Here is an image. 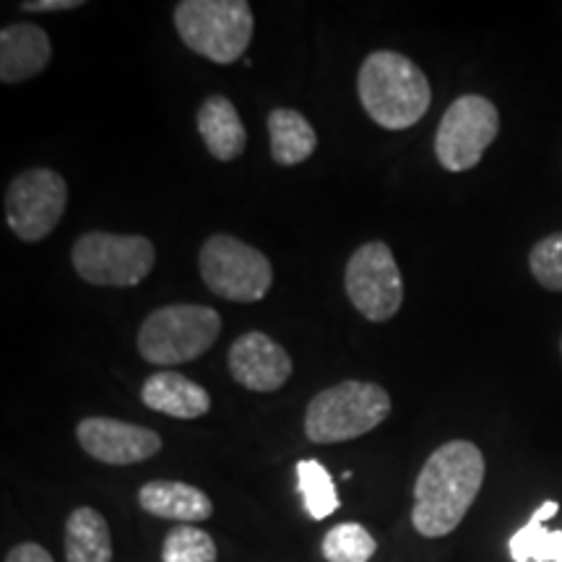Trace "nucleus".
<instances>
[{
	"label": "nucleus",
	"instance_id": "obj_1",
	"mask_svg": "<svg viewBox=\"0 0 562 562\" xmlns=\"http://www.w3.org/2000/svg\"><path fill=\"white\" fill-rule=\"evenodd\" d=\"M487 463L469 440H451L432 451L414 482L412 524L427 539L456 531L480 495Z\"/></svg>",
	"mask_w": 562,
	"mask_h": 562
},
{
	"label": "nucleus",
	"instance_id": "obj_2",
	"mask_svg": "<svg viewBox=\"0 0 562 562\" xmlns=\"http://www.w3.org/2000/svg\"><path fill=\"white\" fill-rule=\"evenodd\" d=\"M357 94L372 123L385 131H406L427 115L432 89L427 74L412 58L393 50H375L362 60Z\"/></svg>",
	"mask_w": 562,
	"mask_h": 562
},
{
	"label": "nucleus",
	"instance_id": "obj_3",
	"mask_svg": "<svg viewBox=\"0 0 562 562\" xmlns=\"http://www.w3.org/2000/svg\"><path fill=\"white\" fill-rule=\"evenodd\" d=\"M389 414L391 396L383 385L344 381L313 396L305 412V435L318 446H334L372 432Z\"/></svg>",
	"mask_w": 562,
	"mask_h": 562
},
{
	"label": "nucleus",
	"instance_id": "obj_4",
	"mask_svg": "<svg viewBox=\"0 0 562 562\" xmlns=\"http://www.w3.org/2000/svg\"><path fill=\"white\" fill-rule=\"evenodd\" d=\"M172 21L186 47L220 66L240 60L256 32L248 0H182Z\"/></svg>",
	"mask_w": 562,
	"mask_h": 562
},
{
	"label": "nucleus",
	"instance_id": "obj_5",
	"mask_svg": "<svg viewBox=\"0 0 562 562\" xmlns=\"http://www.w3.org/2000/svg\"><path fill=\"white\" fill-rule=\"evenodd\" d=\"M222 334V318L206 305H165L146 315L138 331V355L149 364L199 360Z\"/></svg>",
	"mask_w": 562,
	"mask_h": 562
},
{
	"label": "nucleus",
	"instance_id": "obj_6",
	"mask_svg": "<svg viewBox=\"0 0 562 562\" xmlns=\"http://www.w3.org/2000/svg\"><path fill=\"white\" fill-rule=\"evenodd\" d=\"M79 277L94 286H138L157 263L154 243L144 235L83 232L70 250Z\"/></svg>",
	"mask_w": 562,
	"mask_h": 562
},
{
	"label": "nucleus",
	"instance_id": "obj_7",
	"mask_svg": "<svg viewBox=\"0 0 562 562\" xmlns=\"http://www.w3.org/2000/svg\"><path fill=\"white\" fill-rule=\"evenodd\" d=\"M203 284L227 302H261L273 284V266L261 250L232 235H211L199 252Z\"/></svg>",
	"mask_w": 562,
	"mask_h": 562
},
{
	"label": "nucleus",
	"instance_id": "obj_8",
	"mask_svg": "<svg viewBox=\"0 0 562 562\" xmlns=\"http://www.w3.org/2000/svg\"><path fill=\"white\" fill-rule=\"evenodd\" d=\"M501 133V112L482 94H463L451 102L435 131V157L448 172H469Z\"/></svg>",
	"mask_w": 562,
	"mask_h": 562
},
{
	"label": "nucleus",
	"instance_id": "obj_9",
	"mask_svg": "<svg viewBox=\"0 0 562 562\" xmlns=\"http://www.w3.org/2000/svg\"><path fill=\"white\" fill-rule=\"evenodd\" d=\"M344 290L355 311L370 323H385L402 311L404 277L389 245L372 240L351 252Z\"/></svg>",
	"mask_w": 562,
	"mask_h": 562
},
{
	"label": "nucleus",
	"instance_id": "obj_10",
	"mask_svg": "<svg viewBox=\"0 0 562 562\" xmlns=\"http://www.w3.org/2000/svg\"><path fill=\"white\" fill-rule=\"evenodd\" d=\"M68 206V186L55 170L32 167L5 188V224L19 240L42 243L58 227Z\"/></svg>",
	"mask_w": 562,
	"mask_h": 562
},
{
	"label": "nucleus",
	"instance_id": "obj_11",
	"mask_svg": "<svg viewBox=\"0 0 562 562\" xmlns=\"http://www.w3.org/2000/svg\"><path fill=\"white\" fill-rule=\"evenodd\" d=\"M76 438L83 453L108 467H131L149 461L161 451V435L157 430L112 417L81 419Z\"/></svg>",
	"mask_w": 562,
	"mask_h": 562
},
{
	"label": "nucleus",
	"instance_id": "obj_12",
	"mask_svg": "<svg viewBox=\"0 0 562 562\" xmlns=\"http://www.w3.org/2000/svg\"><path fill=\"white\" fill-rule=\"evenodd\" d=\"M227 368L232 381L256 393H273L292 378V357L263 331H248L229 347Z\"/></svg>",
	"mask_w": 562,
	"mask_h": 562
},
{
	"label": "nucleus",
	"instance_id": "obj_13",
	"mask_svg": "<svg viewBox=\"0 0 562 562\" xmlns=\"http://www.w3.org/2000/svg\"><path fill=\"white\" fill-rule=\"evenodd\" d=\"M53 45L37 24H11L0 32V81L21 83L50 66Z\"/></svg>",
	"mask_w": 562,
	"mask_h": 562
},
{
	"label": "nucleus",
	"instance_id": "obj_14",
	"mask_svg": "<svg viewBox=\"0 0 562 562\" xmlns=\"http://www.w3.org/2000/svg\"><path fill=\"white\" fill-rule=\"evenodd\" d=\"M140 402L172 419H199L211 409V393L182 372L159 370L140 385Z\"/></svg>",
	"mask_w": 562,
	"mask_h": 562
},
{
	"label": "nucleus",
	"instance_id": "obj_15",
	"mask_svg": "<svg viewBox=\"0 0 562 562\" xmlns=\"http://www.w3.org/2000/svg\"><path fill=\"white\" fill-rule=\"evenodd\" d=\"M140 510L149 516L193 526L214 516V503L206 492L193 484L175 480H154L138 490Z\"/></svg>",
	"mask_w": 562,
	"mask_h": 562
},
{
	"label": "nucleus",
	"instance_id": "obj_16",
	"mask_svg": "<svg viewBox=\"0 0 562 562\" xmlns=\"http://www.w3.org/2000/svg\"><path fill=\"white\" fill-rule=\"evenodd\" d=\"M195 125H199V133L211 157L220 161L243 157L245 146H248V131H245L235 102L227 100V97H206L199 108V115H195Z\"/></svg>",
	"mask_w": 562,
	"mask_h": 562
},
{
	"label": "nucleus",
	"instance_id": "obj_17",
	"mask_svg": "<svg viewBox=\"0 0 562 562\" xmlns=\"http://www.w3.org/2000/svg\"><path fill=\"white\" fill-rule=\"evenodd\" d=\"M271 157L281 167L302 165L318 149V133L305 115L292 108H277L269 112Z\"/></svg>",
	"mask_w": 562,
	"mask_h": 562
},
{
	"label": "nucleus",
	"instance_id": "obj_18",
	"mask_svg": "<svg viewBox=\"0 0 562 562\" xmlns=\"http://www.w3.org/2000/svg\"><path fill=\"white\" fill-rule=\"evenodd\" d=\"M558 510V501H544L531 513L529 521L513 533L508 542L513 562H562V531L547 526Z\"/></svg>",
	"mask_w": 562,
	"mask_h": 562
},
{
	"label": "nucleus",
	"instance_id": "obj_19",
	"mask_svg": "<svg viewBox=\"0 0 562 562\" xmlns=\"http://www.w3.org/2000/svg\"><path fill=\"white\" fill-rule=\"evenodd\" d=\"M66 562H112L108 518L94 508L70 510L66 521Z\"/></svg>",
	"mask_w": 562,
	"mask_h": 562
},
{
	"label": "nucleus",
	"instance_id": "obj_20",
	"mask_svg": "<svg viewBox=\"0 0 562 562\" xmlns=\"http://www.w3.org/2000/svg\"><path fill=\"white\" fill-rule=\"evenodd\" d=\"M297 480L305 508L311 513L313 521H323V518L334 516L339 510V495H336L334 476L321 461L305 459L297 463Z\"/></svg>",
	"mask_w": 562,
	"mask_h": 562
},
{
	"label": "nucleus",
	"instance_id": "obj_21",
	"mask_svg": "<svg viewBox=\"0 0 562 562\" xmlns=\"http://www.w3.org/2000/svg\"><path fill=\"white\" fill-rule=\"evenodd\" d=\"M321 552L326 562H370L378 542L362 524H339L323 537Z\"/></svg>",
	"mask_w": 562,
	"mask_h": 562
},
{
	"label": "nucleus",
	"instance_id": "obj_22",
	"mask_svg": "<svg viewBox=\"0 0 562 562\" xmlns=\"http://www.w3.org/2000/svg\"><path fill=\"white\" fill-rule=\"evenodd\" d=\"M216 542L199 526H175L161 542V562H216Z\"/></svg>",
	"mask_w": 562,
	"mask_h": 562
},
{
	"label": "nucleus",
	"instance_id": "obj_23",
	"mask_svg": "<svg viewBox=\"0 0 562 562\" xmlns=\"http://www.w3.org/2000/svg\"><path fill=\"white\" fill-rule=\"evenodd\" d=\"M529 271L539 286L562 292V232L547 235L529 252Z\"/></svg>",
	"mask_w": 562,
	"mask_h": 562
},
{
	"label": "nucleus",
	"instance_id": "obj_24",
	"mask_svg": "<svg viewBox=\"0 0 562 562\" xmlns=\"http://www.w3.org/2000/svg\"><path fill=\"white\" fill-rule=\"evenodd\" d=\"M3 562H55L53 554L37 542H21L5 554Z\"/></svg>",
	"mask_w": 562,
	"mask_h": 562
},
{
	"label": "nucleus",
	"instance_id": "obj_25",
	"mask_svg": "<svg viewBox=\"0 0 562 562\" xmlns=\"http://www.w3.org/2000/svg\"><path fill=\"white\" fill-rule=\"evenodd\" d=\"M81 0H24L21 11L26 13H50V11H74L81 9Z\"/></svg>",
	"mask_w": 562,
	"mask_h": 562
},
{
	"label": "nucleus",
	"instance_id": "obj_26",
	"mask_svg": "<svg viewBox=\"0 0 562 562\" xmlns=\"http://www.w3.org/2000/svg\"><path fill=\"white\" fill-rule=\"evenodd\" d=\"M560 351H562V339H560Z\"/></svg>",
	"mask_w": 562,
	"mask_h": 562
}]
</instances>
